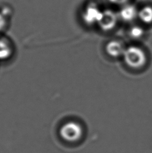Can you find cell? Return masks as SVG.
<instances>
[{
    "label": "cell",
    "mask_w": 152,
    "mask_h": 153,
    "mask_svg": "<svg viewBox=\"0 0 152 153\" xmlns=\"http://www.w3.org/2000/svg\"><path fill=\"white\" fill-rule=\"evenodd\" d=\"M129 36L133 40H139L146 36V30L143 25L135 24L129 30Z\"/></svg>",
    "instance_id": "obj_8"
},
{
    "label": "cell",
    "mask_w": 152,
    "mask_h": 153,
    "mask_svg": "<svg viewBox=\"0 0 152 153\" xmlns=\"http://www.w3.org/2000/svg\"><path fill=\"white\" fill-rule=\"evenodd\" d=\"M119 20L118 13L112 10L107 9L103 11V14L98 26L103 31H111L115 28Z\"/></svg>",
    "instance_id": "obj_4"
},
{
    "label": "cell",
    "mask_w": 152,
    "mask_h": 153,
    "mask_svg": "<svg viewBox=\"0 0 152 153\" xmlns=\"http://www.w3.org/2000/svg\"><path fill=\"white\" fill-rule=\"evenodd\" d=\"M139 9L132 4H127L121 6L118 12L119 20L125 23H134L138 20Z\"/></svg>",
    "instance_id": "obj_5"
},
{
    "label": "cell",
    "mask_w": 152,
    "mask_h": 153,
    "mask_svg": "<svg viewBox=\"0 0 152 153\" xmlns=\"http://www.w3.org/2000/svg\"><path fill=\"white\" fill-rule=\"evenodd\" d=\"M138 20L143 26L152 24V5H146L139 9Z\"/></svg>",
    "instance_id": "obj_7"
},
{
    "label": "cell",
    "mask_w": 152,
    "mask_h": 153,
    "mask_svg": "<svg viewBox=\"0 0 152 153\" xmlns=\"http://www.w3.org/2000/svg\"><path fill=\"white\" fill-rule=\"evenodd\" d=\"M108 1L111 3L112 4L117 5H125L127 4H129L130 0H108Z\"/></svg>",
    "instance_id": "obj_10"
},
{
    "label": "cell",
    "mask_w": 152,
    "mask_h": 153,
    "mask_svg": "<svg viewBox=\"0 0 152 153\" xmlns=\"http://www.w3.org/2000/svg\"><path fill=\"white\" fill-rule=\"evenodd\" d=\"M5 25H6V18L2 13L0 12V32L4 30Z\"/></svg>",
    "instance_id": "obj_11"
},
{
    "label": "cell",
    "mask_w": 152,
    "mask_h": 153,
    "mask_svg": "<svg viewBox=\"0 0 152 153\" xmlns=\"http://www.w3.org/2000/svg\"><path fill=\"white\" fill-rule=\"evenodd\" d=\"M103 11L98 5L93 3L88 4L85 7L82 13V19L85 24L89 26L98 25L101 16Z\"/></svg>",
    "instance_id": "obj_3"
},
{
    "label": "cell",
    "mask_w": 152,
    "mask_h": 153,
    "mask_svg": "<svg viewBox=\"0 0 152 153\" xmlns=\"http://www.w3.org/2000/svg\"><path fill=\"white\" fill-rule=\"evenodd\" d=\"M125 48L120 40H113L106 45L105 51L108 55L112 58H119L123 56Z\"/></svg>",
    "instance_id": "obj_6"
},
{
    "label": "cell",
    "mask_w": 152,
    "mask_h": 153,
    "mask_svg": "<svg viewBox=\"0 0 152 153\" xmlns=\"http://www.w3.org/2000/svg\"><path fill=\"white\" fill-rule=\"evenodd\" d=\"M127 67L133 69L144 67L148 62V56L144 49L136 45H131L125 48L122 56Z\"/></svg>",
    "instance_id": "obj_1"
},
{
    "label": "cell",
    "mask_w": 152,
    "mask_h": 153,
    "mask_svg": "<svg viewBox=\"0 0 152 153\" xmlns=\"http://www.w3.org/2000/svg\"><path fill=\"white\" fill-rule=\"evenodd\" d=\"M85 131L81 123L76 120H69L60 127L59 135L64 142L76 144L82 140Z\"/></svg>",
    "instance_id": "obj_2"
},
{
    "label": "cell",
    "mask_w": 152,
    "mask_h": 153,
    "mask_svg": "<svg viewBox=\"0 0 152 153\" xmlns=\"http://www.w3.org/2000/svg\"><path fill=\"white\" fill-rule=\"evenodd\" d=\"M12 53L13 50L10 44L7 40L0 39V61L9 59Z\"/></svg>",
    "instance_id": "obj_9"
}]
</instances>
